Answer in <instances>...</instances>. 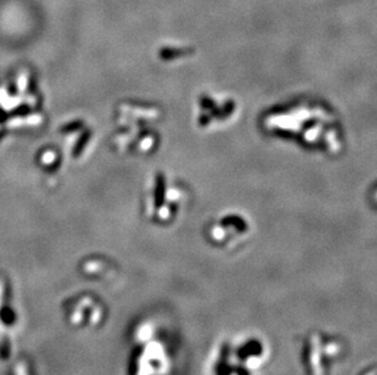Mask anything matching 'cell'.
<instances>
[{"mask_svg":"<svg viewBox=\"0 0 377 375\" xmlns=\"http://www.w3.org/2000/svg\"><path fill=\"white\" fill-rule=\"evenodd\" d=\"M361 375H377V364L376 366L371 367L370 369H368V371Z\"/></svg>","mask_w":377,"mask_h":375,"instance_id":"obj_1","label":"cell"}]
</instances>
